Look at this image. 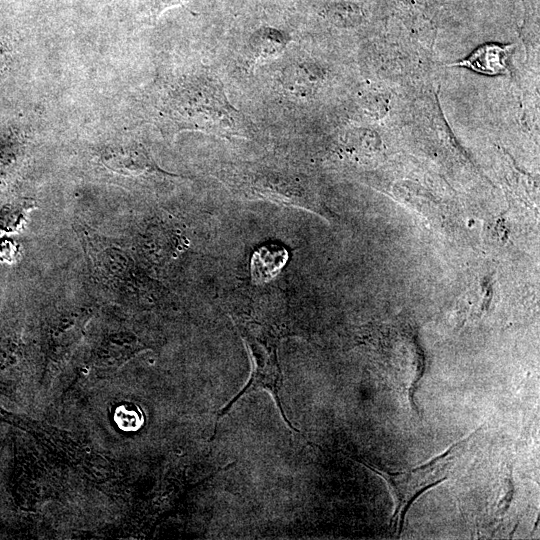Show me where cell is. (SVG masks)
Here are the masks:
<instances>
[{
	"instance_id": "cell-1",
	"label": "cell",
	"mask_w": 540,
	"mask_h": 540,
	"mask_svg": "<svg viewBox=\"0 0 540 540\" xmlns=\"http://www.w3.org/2000/svg\"><path fill=\"white\" fill-rule=\"evenodd\" d=\"M178 130H198L221 137H246L239 111L228 101L222 85L209 77L187 81L167 104Z\"/></svg>"
},
{
	"instance_id": "cell-2",
	"label": "cell",
	"mask_w": 540,
	"mask_h": 540,
	"mask_svg": "<svg viewBox=\"0 0 540 540\" xmlns=\"http://www.w3.org/2000/svg\"><path fill=\"white\" fill-rule=\"evenodd\" d=\"M74 229L90 271L103 289L124 299L151 296L152 281L126 248L81 221L74 224Z\"/></svg>"
},
{
	"instance_id": "cell-3",
	"label": "cell",
	"mask_w": 540,
	"mask_h": 540,
	"mask_svg": "<svg viewBox=\"0 0 540 540\" xmlns=\"http://www.w3.org/2000/svg\"><path fill=\"white\" fill-rule=\"evenodd\" d=\"M252 362V372L245 386L218 412L214 421L212 439L215 437L219 421L243 396L255 392H268L280 412L287 427L299 434L301 432L288 419L281 398L283 374L278 359L277 338L266 328L256 323L236 325Z\"/></svg>"
},
{
	"instance_id": "cell-4",
	"label": "cell",
	"mask_w": 540,
	"mask_h": 540,
	"mask_svg": "<svg viewBox=\"0 0 540 540\" xmlns=\"http://www.w3.org/2000/svg\"><path fill=\"white\" fill-rule=\"evenodd\" d=\"M225 181L247 198L299 207L325 219H329L331 215L310 185L296 174L269 169H248L227 175Z\"/></svg>"
},
{
	"instance_id": "cell-5",
	"label": "cell",
	"mask_w": 540,
	"mask_h": 540,
	"mask_svg": "<svg viewBox=\"0 0 540 540\" xmlns=\"http://www.w3.org/2000/svg\"><path fill=\"white\" fill-rule=\"evenodd\" d=\"M463 443L464 441L457 443L429 463L405 472L389 473L365 464L388 484L395 503L391 521L397 522L399 532H401L406 512L412 501L427 488L446 479L447 471L452 466Z\"/></svg>"
},
{
	"instance_id": "cell-6",
	"label": "cell",
	"mask_w": 540,
	"mask_h": 540,
	"mask_svg": "<svg viewBox=\"0 0 540 540\" xmlns=\"http://www.w3.org/2000/svg\"><path fill=\"white\" fill-rule=\"evenodd\" d=\"M102 165L122 176H170L178 177L159 167L149 151L138 142H118L104 146L99 151Z\"/></svg>"
},
{
	"instance_id": "cell-7",
	"label": "cell",
	"mask_w": 540,
	"mask_h": 540,
	"mask_svg": "<svg viewBox=\"0 0 540 540\" xmlns=\"http://www.w3.org/2000/svg\"><path fill=\"white\" fill-rule=\"evenodd\" d=\"M513 45L487 43L479 46L468 57L450 66H462L486 75L507 73V60Z\"/></svg>"
},
{
	"instance_id": "cell-8",
	"label": "cell",
	"mask_w": 540,
	"mask_h": 540,
	"mask_svg": "<svg viewBox=\"0 0 540 540\" xmlns=\"http://www.w3.org/2000/svg\"><path fill=\"white\" fill-rule=\"evenodd\" d=\"M287 250L270 243L258 248L251 258V275L255 282L263 283L274 278L286 264Z\"/></svg>"
},
{
	"instance_id": "cell-9",
	"label": "cell",
	"mask_w": 540,
	"mask_h": 540,
	"mask_svg": "<svg viewBox=\"0 0 540 540\" xmlns=\"http://www.w3.org/2000/svg\"><path fill=\"white\" fill-rule=\"evenodd\" d=\"M288 37L280 30L263 27L249 41V55L255 63L280 54L288 44Z\"/></svg>"
},
{
	"instance_id": "cell-10",
	"label": "cell",
	"mask_w": 540,
	"mask_h": 540,
	"mask_svg": "<svg viewBox=\"0 0 540 540\" xmlns=\"http://www.w3.org/2000/svg\"><path fill=\"white\" fill-rule=\"evenodd\" d=\"M36 208L35 200L28 198L6 204L0 209V229L17 232L27 221L29 213Z\"/></svg>"
},
{
	"instance_id": "cell-11",
	"label": "cell",
	"mask_w": 540,
	"mask_h": 540,
	"mask_svg": "<svg viewBox=\"0 0 540 540\" xmlns=\"http://www.w3.org/2000/svg\"><path fill=\"white\" fill-rule=\"evenodd\" d=\"M313 73L305 65L292 66L284 74V86L293 95L303 96L314 86Z\"/></svg>"
},
{
	"instance_id": "cell-12",
	"label": "cell",
	"mask_w": 540,
	"mask_h": 540,
	"mask_svg": "<svg viewBox=\"0 0 540 540\" xmlns=\"http://www.w3.org/2000/svg\"><path fill=\"white\" fill-rule=\"evenodd\" d=\"M22 150L19 144H9L0 150V181L22 156Z\"/></svg>"
},
{
	"instance_id": "cell-13",
	"label": "cell",
	"mask_w": 540,
	"mask_h": 540,
	"mask_svg": "<svg viewBox=\"0 0 540 540\" xmlns=\"http://www.w3.org/2000/svg\"><path fill=\"white\" fill-rule=\"evenodd\" d=\"M186 0H140L142 11L150 18H157L166 9L181 5Z\"/></svg>"
},
{
	"instance_id": "cell-14",
	"label": "cell",
	"mask_w": 540,
	"mask_h": 540,
	"mask_svg": "<svg viewBox=\"0 0 540 540\" xmlns=\"http://www.w3.org/2000/svg\"><path fill=\"white\" fill-rule=\"evenodd\" d=\"M20 255L19 245L8 237L0 236V261L13 263Z\"/></svg>"
},
{
	"instance_id": "cell-15",
	"label": "cell",
	"mask_w": 540,
	"mask_h": 540,
	"mask_svg": "<svg viewBox=\"0 0 540 540\" xmlns=\"http://www.w3.org/2000/svg\"><path fill=\"white\" fill-rule=\"evenodd\" d=\"M5 62H6V55H5V52L3 49L0 48V71L3 69V67L5 66Z\"/></svg>"
}]
</instances>
